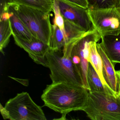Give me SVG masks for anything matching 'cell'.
Returning a JSON list of instances; mask_svg holds the SVG:
<instances>
[{
	"mask_svg": "<svg viewBox=\"0 0 120 120\" xmlns=\"http://www.w3.org/2000/svg\"><path fill=\"white\" fill-rule=\"evenodd\" d=\"M88 94V90L84 87L65 83H52L47 85L41 99L44 106L66 116L73 111H83Z\"/></svg>",
	"mask_w": 120,
	"mask_h": 120,
	"instance_id": "cell-1",
	"label": "cell"
},
{
	"mask_svg": "<svg viewBox=\"0 0 120 120\" xmlns=\"http://www.w3.org/2000/svg\"><path fill=\"white\" fill-rule=\"evenodd\" d=\"M71 56L64 54L63 50L50 48L45 59L52 83H65L84 87L82 78Z\"/></svg>",
	"mask_w": 120,
	"mask_h": 120,
	"instance_id": "cell-2",
	"label": "cell"
},
{
	"mask_svg": "<svg viewBox=\"0 0 120 120\" xmlns=\"http://www.w3.org/2000/svg\"><path fill=\"white\" fill-rule=\"evenodd\" d=\"M83 111L92 120H120V99L109 93L88 91Z\"/></svg>",
	"mask_w": 120,
	"mask_h": 120,
	"instance_id": "cell-3",
	"label": "cell"
},
{
	"mask_svg": "<svg viewBox=\"0 0 120 120\" xmlns=\"http://www.w3.org/2000/svg\"><path fill=\"white\" fill-rule=\"evenodd\" d=\"M9 3L33 36L49 45L52 25L49 13L23 5Z\"/></svg>",
	"mask_w": 120,
	"mask_h": 120,
	"instance_id": "cell-4",
	"label": "cell"
},
{
	"mask_svg": "<svg viewBox=\"0 0 120 120\" xmlns=\"http://www.w3.org/2000/svg\"><path fill=\"white\" fill-rule=\"evenodd\" d=\"M0 111L4 119L12 120H46L41 107L36 104L26 92L18 93L9 100Z\"/></svg>",
	"mask_w": 120,
	"mask_h": 120,
	"instance_id": "cell-5",
	"label": "cell"
},
{
	"mask_svg": "<svg viewBox=\"0 0 120 120\" xmlns=\"http://www.w3.org/2000/svg\"><path fill=\"white\" fill-rule=\"evenodd\" d=\"M101 36L99 32L93 28L83 35L69 43L67 47L71 48V58L81 76L83 86L88 91L90 90L87 74L89 62L88 61L90 45L92 42H98Z\"/></svg>",
	"mask_w": 120,
	"mask_h": 120,
	"instance_id": "cell-6",
	"label": "cell"
},
{
	"mask_svg": "<svg viewBox=\"0 0 120 120\" xmlns=\"http://www.w3.org/2000/svg\"><path fill=\"white\" fill-rule=\"evenodd\" d=\"M87 12L94 29L101 36L118 35L120 33V7L88 8Z\"/></svg>",
	"mask_w": 120,
	"mask_h": 120,
	"instance_id": "cell-7",
	"label": "cell"
},
{
	"mask_svg": "<svg viewBox=\"0 0 120 120\" xmlns=\"http://www.w3.org/2000/svg\"><path fill=\"white\" fill-rule=\"evenodd\" d=\"M64 19L69 20L84 29L86 31L93 28L85 9L66 0H56Z\"/></svg>",
	"mask_w": 120,
	"mask_h": 120,
	"instance_id": "cell-8",
	"label": "cell"
},
{
	"mask_svg": "<svg viewBox=\"0 0 120 120\" xmlns=\"http://www.w3.org/2000/svg\"><path fill=\"white\" fill-rule=\"evenodd\" d=\"M12 35L15 43L27 52L35 62L46 67L45 56L50 49L49 45L34 36L31 40L28 41Z\"/></svg>",
	"mask_w": 120,
	"mask_h": 120,
	"instance_id": "cell-9",
	"label": "cell"
},
{
	"mask_svg": "<svg viewBox=\"0 0 120 120\" xmlns=\"http://www.w3.org/2000/svg\"><path fill=\"white\" fill-rule=\"evenodd\" d=\"M97 48L101 59L102 74L106 84L117 95L118 85L114 63L108 58L100 43H97Z\"/></svg>",
	"mask_w": 120,
	"mask_h": 120,
	"instance_id": "cell-10",
	"label": "cell"
},
{
	"mask_svg": "<svg viewBox=\"0 0 120 120\" xmlns=\"http://www.w3.org/2000/svg\"><path fill=\"white\" fill-rule=\"evenodd\" d=\"M101 45L113 63L120 64V33L118 35L101 36Z\"/></svg>",
	"mask_w": 120,
	"mask_h": 120,
	"instance_id": "cell-11",
	"label": "cell"
},
{
	"mask_svg": "<svg viewBox=\"0 0 120 120\" xmlns=\"http://www.w3.org/2000/svg\"><path fill=\"white\" fill-rule=\"evenodd\" d=\"M8 10L10 14L9 19L12 29V34L23 39L28 41L31 40L34 36L19 18L14 10L10 4L9 2L8 3Z\"/></svg>",
	"mask_w": 120,
	"mask_h": 120,
	"instance_id": "cell-12",
	"label": "cell"
},
{
	"mask_svg": "<svg viewBox=\"0 0 120 120\" xmlns=\"http://www.w3.org/2000/svg\"><path fill=\"white\" fill-rule=\"evenodd\" d=\"M87 79L90 92L105 93L117 96L110 88L103 83L98 74L90 62L88 69Z\"/></svg>",
	"mask_w": 120,
	"mask_h": 120,
	"instance_id": "cell-13",
	"label": "cell"
},
{
	"mask_svg": "<svg viewBox=\"0 0 120 120\" xmlns=\"http://www.w3.org/2000/svg\"><path fill=\"white\" fill-rule=\"evenodd\" d=\"M97 42H93L90 43L88 61L92 65L103 83L107 86L106 84L102 74L101 59L97 49Z\"/></svg>",
	"mask_w": 120,
	"mask_h": 120,
	"instance_id": "cell-14",
	"label": "cell"
},
{
	"mask_svg": "<svg viewBox=\"0 0 120 120\" xmlns=\"http://www.w3.org/2000/svg\"><path fill=\"white\" fill-rule=\"evenodd\" d=\"M9 2L35 8L46 13L52 11V0H9Z\"/></svg>",
	"mask_w": 120,
	"mask_h": 120,
	"instance_id": "cell-15",
	"label": "cell"
},
{
	"mask_svg": "<svg viewBox=\"0 0 120 120\" xmlns=\"http://www.w3.org/2000/svg\"><path fill=\"white\" fill-rule=\"evenodd\" d=\"M65 45L63 32L55 24L52 25V31L50 38V48L54 50H63Z\"/></svg>",
	"mask_w": 120,
	"mask_h": 120,
	"instance_id": "cell-16",
	"label": "cell"
},
{
	"mask_svg": "<svg viewBox=\"0 0 120 120\" xmlns=\"http://www.w3.org/2000/svg\"><path fill=\"white\" fill-rule=\"evenodd\" d=\"M64 19V29L68 38V44L75 39L80 38L86 32L81 26L69 20Z\"/></svg>",
	"mask_w": 120,
	"mask_h": 120,
	"instance_id": "cell-17",
	"label": "cell"
},
{
	"mask_svg": "<svg viewBox=\"0 0 120 120\" xmlns=\"http://www.w3.org/2000/svg\"><path fill=\"white\" fill-rule=\"evenodd\" d=\"M12 29L10 19L0 21V51L4 54L3 49L8 45L12 35Z\"/></svg>",
	"mask_w": 120,
	"mask_h": 120,
	"instance_id": "cell-18",
	"label": "cell"
},
{
	"mask_svg": "<svg viewBox=\"0 0 120 120\" xmlns=\"http://www.w3.org/2000/svg\"><path fill=\"white\" fill-rule=\"evenodd\" d=\"M52 11L54 14V24L58 26L63 32L65 41V45L63 49H64L68 44V38L64 29V17L60 12L59 7L56 0H53Z\"/></svg>",
	"mask_w": 120,
	"mask_h": 120,
	"instance_id": "cell-19",
	"label": "cell"
},
{
	"mask_svg": "<svg viewBox=\"0 0 120 120\" xmlns=\"http://www.w3.org/2000/svg\"><path fill=\"white\" fill-rule=\"evenodd\" d=\"M88 8L100 9L114 7H120V0H87Z\"/></svg>",
	"mask_w": 120,
	"mask_h": 120,
	"instance_id": "cell-20",
	"label": "cell"
},
{
	"mask_svg": "<svg viewBox=\"0 0 120 120\" xmlns=\"http://www.w3.org/2000/svg\"><path fill=\"white\" fill-rule=\"evenodd\" d=\"M85 9H87L88 3L87 0H66Z\"/></svg>",
	"mask_w": 120,
	"mask_h": 120,
	"instance_id": "cell-21",
	"label": "cell"
},
{
	"mask_svg": "<svg viewBox=\"0 0 120 120\" xmlns=\"http://www.w3.org/2000/svg\"><path fill=\"white\" fill-rule=\"evenodd\" d=\"M116 77H117V85H118V91L117 97L120 99V70L116 71Z\"/></svg>",
	"mask_w": 120,
	"mask_h": 120,
	"instance_id": "cell-22",
	"label": "cell"
}]
</instances>
